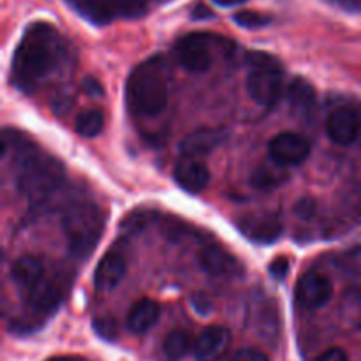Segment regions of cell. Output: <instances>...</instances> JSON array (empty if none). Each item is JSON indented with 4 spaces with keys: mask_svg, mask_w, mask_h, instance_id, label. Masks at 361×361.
Segmentation results:
<instances>
[{
    "mask_svg": "<svg viewBox=\"0 0 361 361\" xmlns=\"http://www.w3.org/2000/svg\"><path fill=\"white\" fill-rule=\"evenodd\" d=\"M66 56V46L59 32L48 23L27 28L13 56V83L32 92L59 71Z\"/></svg>",
    "mask_w": 361,
    "mask_h": 361,
    "instance_id": "obj_1",
    "label": "cell"
},
{
    "mask_svg": "<svg viewBox=\"0 0 361 361\" xmlns=\"http://www.w3.org/2000/svg\"><path fill=\"white\" fill-rule=\"evenodd\" d=\"M130 111L155 116L166 108L169 99V71L164 56L155 55L133 69L126 85Z\"/></svg>",
    "mask_w": 361,
    "mask_h": 361,
    "instance_id": "obj_2",
    "label": "cell"
},
{
    "mask_svg": "<svg viewBox=\"0 0 361 361\" xmlns=\"http://www.w3.org/2000/svg\"><path fill=\"white\" fill-rule=\"evenodd\" d=\"M18 189L28 200H42L62 182L63 169L55 159L39 152L30 143L16 148Z\"/></svg>",
    "mask_w": 361,
    "mask_h": 361,
    "instance_id": "obj_3",
    "label": "cell"
},
{
    "mask_svg": "<svg viewBox=\"0 0 361 361\" xmlns=\"http://www.w3.org/2000/svg\"><path fill=\"white\" fill-rule=\"evenodd\" d=\"M63 231L71 252L80 257H87L94 252L104 228L101 208L92 203H73L63 212Z\"/></svg>",
    "mask_w": 361,
    "mask_h": 361,
    "instance_id": "obj_4",
    "label": "cell"
},
{
    "mask_svg": "<svg viewBox=\"0 0 361 361\" xmlns=\"http://www.w3.org/2000/svg\"><path fill=\"white\" fill-rule=\"evenodd\" d=\"M250 71L247 74V92L263 108H271L282 95V63L264 51L247 53Z\"/></svg>",
    "mask_w": 361,
    "mask_h": 361,
    "instance_id": "obj_5",
    "label": "cell"
},
{
    "mask_svg": "<svg viewBox=\"0 0 361 361\" xmlns=\"http://www.w3.org/2000/svg\"><path fill=\"white\" fill-rule=\"evenodd\" d=\"M210 35L204 32H190L175 44V59L189 73H204L212 66Z\"/></svg>",
    "mask_w": 361,
    "mask_h": 361,
    "instance_id": "obj_6",
    "label": "cell"
},
{
    "mask_svg": "<svg viewBox=\"0 0 361 361\" xmlns=\"http://www.w3.org/2000/svg\"><path fill=\"white\" fill-rule=\"evenodd\" d=\"M268 152H270L271 161L289 168V166L302 164L309 159L310 143L302 134L286 130V133H279L277 136L271 137Z\"/></svg>",
    "mask_w": 361,
    "mask_h": 361,
    "instance_id": "obj_7",
    "label": "cell"
},
{
    "mask_svg": "<svg viewBox=\"0 0 361 361\" xmlns=\"http://www.w3.org/2000/svg\"><path fill=\"white\" fill-rule=\"evenodd\" d=\"M296 302L303 309L316 310L326 305L334 296V284L330 279L317 271H309L300 277L298 284L295 288Z\"/></svg>",
    "mask_w": 361,
    "mask_h": 361,
    "instance_id": "obj_8",
    "label": "cell"
},
{
    "mask_svg": "<svg viewBox=\"0 0 361 361\" xmlns=\"http://www.w3.org/2000/svg\"><path fill=\"white\" fill-rule=\"evenodd\" d=\"M238 229L245 238L256 243H274L284 231L279 215L261 212V214L243 215L238 221Z\"/></svg>",
    "mask_w": 361,
    "mask_h": 361,
    "instance_id": "obj_9",
    "label": "cell"
},
{
    "mask_svg": "<svg viewBox=\"0 0 361 361\" xmlns=\"http://www.w3.org/2000/svg\"><path fill=\"white\" fill-rule=\"evenodd\" d=\"M326 134L334 143L348 147L353 145L361 134V118L351 108H337L326 120Z\"/></svg>",
    "mask_w": 361,
    "mask_h": 361,
    "instance_id": "obj_10",
    "label": "cell"
},
{
    "mask_svg": "<svg viewBox=\"0 0 361 361\" xmlns=\"http://www.w3.org/2000/svg\"><path fill=\"white\" fill-rule=\"evenodd\" d=\"M228 140V133L222 127H201L192 130L180 141L182 157H196L207 155L221 147Z\"/></svg>",
    "mask_w": 361,
    "mask_h": 361,
    "instance_id": "obj_11",
    "label": "cell"
},
{
    "mask_svg": "<svg viewBox=\"0 0 361 361\" xmlns=\"http://www.w3.org/2000/svg\"><path fill=\"white\" fill-rule=\"evenodd\" d=\"M173 176H175L176 183L190 194L204 190L210 182V171H208L207 164L196 157L180 159L173 169Z\"/></svg>",
    "mask_w": 361,
    "mask_h": 361,
    "instance_id": "obj_12",
    "label": "cell"
},
{
    "mask_svg": "<svg viewBox=\"0 0 361 361\" xmlns=\"http://www.w3.org/2000/svg\"><path fill=\"white\" fill-rule=\"evenodd\" d=\"M126 271L127 263L123 254L111 249L109 252H106L104 256H102L97 268H95V288H97L99 291H111V289H115L116 286L122 282Z\"/></svg>",
    "mask_w": 361,
    "mask_h": 361,
    "instance_id": "obj_13",
    "label": "cell"
},
{
    "mask_svg": "<svg viewBox=\"0 0 361 361\" xmlns=\"http://www.w3.org/2000/svg\"><path fill=\"white\" fill-rule=\"evenodd\" d=\"M229 331L224 326H208L197 337L196 344H194V355L200 361H215L221 358L228 349Z\"/></svg>",
    "mask_w": 361,
    "mask_h": 361,
    "instance_id": "obj_14",
    "label": "cell"
},
{
    "mask_svg": "<svg viewBox=\"0 0 361 361\" xmlns=\"http://www.w3.org/2000/svg\"><path fill=\"white\" fill-rule=\"evenodd\" d=\"M200 263L210 275L215 277H229L240 271V264L228 250L221 249V247H204L200 254Z\"/></svg>",
    "mask_w": 361,
    "mask_h": 361,
    "instance_id": "obj_15",
    "label": "cell"
},
{
    "mask_svg": "<svg viewBox=\"0 0 361 361\" xmlns=\"http://www.w3.org/2000/svg\"><path fill=\"white\" fill-rule=\"evenodd\" d=\"M159 317H161L159 303L150 298H143L134 303L133 309H130L129 316H127V328L136 335L147 334L150 328L155 326Z\"/></svg>",
    "mask_w": 361,
    "mask_h": 361,
    "instance_id": "obj_16",
    "label": "cell"
},
{
    "mask_svg": "<svg viewBox=\"0 0 361 361\" xmlns=\"http://www.w3.org/2000/svg\"><path fill=\"white\" fill-rule=\"evenodd\" d=\"M13 281L23 289H34L44 279V264L34 256H21L11 267Z\"/></svg>",
    "mask_w": 361,
    "mask_h": 361,
    "instance_id": "obj_17",
    "label": "cell"
},
{
    "mask_svg": "<svg viewBox=\"0 0 361 361\" xmlns=\"http://www.w3.org/2000/svg\"><path fill=\"white\" fill-rule=\"evenodd\" d=\"M289 180V169L279 162H261L250 175V183L259 190H274Z\"/></svg>",
    "mask_w": 361,
    "mask_h": 361,
    "instance_id": "obj_18",
    "label": "cell"
},
{
    "mask_svg": "<svg viewBox=\"0 0 361 361\" xmlns=\"http://www.w3.org/2000/svg\"><path fill=\"white\" fill-rule=\"evenodd\" d=\"M190 351V337L183 330H173L166 335L162 353L168 361H182Z\"/></svg>",
    "mask_w": 361,
    "mask_h": 361,
    "instance_id": "obj_19",
    "label": "cell"
},
{
    "mask_svg": "<svg viewBox=\"0 0 361 361\" xmlns=\"http://www.w3.org/2000/svg\"><path fill=\"white\" fill-rule=\"evenodd\" d=\"M104 122V113H102L101 109H87V111L78 115L76 122H74V129H76V133L80 134L81 137L90 140V137L99 136V134L102 133Z\"/></svg>",
    "mask_w": 361,
    "mask_h": 361,
    "instance_id": "obj_20",
    "label": "cell"
},
{
    "mask_svg": "<svg viewBox=\"0 0 361 361\" xmlns=\"http://www.w3.org/2000/svg\"><path fill=\"white\" fill-rule=\"evenodd\" d=\"M289 101L296 108H307L316 99V92H314L312 85L307 83L305 80H295L289 87Z\"/></svg>",
    "mask_w": 361,
    "mask_h": 361,
    "instance_id": "obj_21",
    "label": "cell"
},
{
    "mask_svg": "<svg viewBox=\"0 0 361 361\" xmlns=\"http://www.w3.org/2000/svg\"><path fill=\"white\" fill-rule=\"evenodd\" d=\"M233 21H235L238 27L247 28V30H256V28H263L270 23V16L267 14L256 13V11H240L233 16Z\"/></svg>",
    "mask_w": 361,
    "mask_h": 361,
    "instance_id": "obj_22",
    "label": "cell"
},
{
    "mask_svg": "<svg viewBox=\"0 0 361 361\" xmlns=\"http://www.w3.org/2000/svg\"><path fill=\"white\" fill-rule=\"evenodd\" d=\"M316 212H317V203L312 200V197H302V200L295 204V214L298 215L300 219H303V221L312 219L314 215H316Z\"/></svg>",
    "mask_w": 361,
    "mask_h": 361,
    "instance_id": "obj_23",
    "label": "cell"
},
{
    "mask_svg": "<svg viewBox=\"0 0 361 361\" xmlns=\"http://www.w3.org/2000/svg\"><path fill=\"white\" fill-rule=\"evenodd\" d=\"M229 361H270V360H268V356L264 355V353L257 351V349L245 348L236 351Z\"/></svg>",
    "mask_w": 361,
    "mask_h": 361,
    "instance_id": "obj_24",
    "label": "cell"
},
{
    "mask_svg": "<svg viewBox=\"0 0 361 361\" xmlns=\"http://www.w3.org/2000/svg\"><path fill=\"white\" fill-rule=\"evenodd\" d=\"M94 326L101 337L113 338V335H115V321L108 319V317H99V319H94Z\"/></svg>",
    "mask_w": 361,
    "mask_h": 361,
    "instance_id": "obj_25",
    "label": "cell"
},
{
    "mask_svg": "<svg viewBox=\"0 0 361 361\" xmlns=\"http://www.w3.org/2000/svg\"><path fill=\"white\" fill-rule=\"evenodd\" d=\"M289 271V261L286 257H279L270 264V274L277 279H284Z\"/></svg>",
    "mask_w": 361,
    "mask_h": 361,
    "instance_id": "obj_26",
    "label": "cell"
},
{
    "mask_svg": "<svg viewBox=\"0 0 361 361\" xmlns=\"http://www.w3.org/2000/svg\"><path fill=\"white\" fill-rule=\"evenodd\" d=\"M316 361H349V356L345 355L344 349L331 348L328 351H324Z\"/></svg>",
    "mask_w": 361,
    "mask_h": 361,
    "instance_id": "obj_27",
    "label": "cell"
},
{
    "mask_svg": "<svg viewBox=\"0 0 361 361\" xmlns=\"http://www.w3.org/2000/svg\"><path fill=\"white\" fill-rule=\"evenodd\" d=\"M192 18H197V20H201V18H214V13H212V11H208V9H204V7L200 4V6L194 9Z\"/></svg>",
    "mask_w": 361,
    "mask_h": 361,
    "instance_id": "obj_28",
    "label": "cell"
},
{
    "mask_svg": "<svg viewBox=\"0 0 361 361\" xmlns=\"http://www.w3.org/2000/svg\"><path fill=\"white\" fill-rule=\"evenodd\" d=\"M214 4L221 7H235V6H242V4L249 2V0H212Z\"/></svg>",
    "mask_w": 361,
    "mask_h": 361,
    "instance_id": "obj_29",
    "label": "cell"
},
{
    "mask_svg": "<svg viewBox=\"0 0 361 361\" xmlns=\"http://www.w3.org/2000/svg\"><path fill=\"white\" fill-rule=\"evenodd\" d=\"M48 361H73L71 358H63V356H59V358H51V360H48Z\"/></svg>",
    "mask_w": 361,
    "mask_h": 361,
    "instance_id": "obj_30",
    "label": "cell"
}]
</instances>
